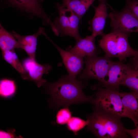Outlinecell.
<instances>
[{"label":"cell","instance_id":"obj_1","mask_svg":"<svg viewBox=\"0 0 138 138\" xmlns=\"http://www.w3.org/2000/svg\"><path fill=\"white\" fill-rule=\"evenodd\" d=\"M83 80L76 79V76H63L56 82L46 83V92L51 97V103L55 108L73 104L92 102L94 95H85L83 89L85 87Z\"/></svg>","mask_w":138,"mask_h":138},{"label":"cell","instance_id":"obj_2","mask_svg":"<svg viewBox=\"0 0 138 138\" xmlns=\"http://www.w3.org/2000/svg\"><path fill=\"white\" fill-rule=\"evenodd\" d=\"M121 118L100 110L94 108L88 115L87 129L98 138H129Z\"/></svg>","mask_w":138,"mask_h":138},{"label":"cell","instance_id":"obj_3","mask_svg":"<svg viewBox=\"0 0 138 138\" xmlns=\"http://www.w3.org/2000/svg\"><path fill=\"white\" fill-rule=\"evenodd\" d=\"M129 34L111 32L102 36L99 41V45L105 52V56L110 58H118L121 61L128 57H138V51L133 49L128 41Z\"/></svg>","mask_w":138,"mask_h":138},{"label":"cell","instance_id":"obj_4","mask_svg":"<svg viewBox=\"0 0 138 138\" xmlns=\"http://www.w3.org/2000/svg\"><path fill=\"white\" fill-rule=\"evenodd\" d=\"M94 95L91 103L95 108L120 118H129L134 124V118L123 105L119 91L106 88H99Z\"/></svg>","mask_w":138,"mask_h":138},{"label":"cell","instance_id":"obj_5","mask_svg":"<svg viewBox=\"0 0 138 138\" xmlns=\"http://www.w3.org/2000/svg\"><path fill=\"white\" fill-rule=\"evenodd\" d=\"M85 66L78 75V78L82 80L94 79L98 80L100 83L104 80L113 61L105 55L99 57L97 55L86 56Z\"/></svg>","mask_w":138,"mask_h":138},{"label":"cell","instance_id":"obj_6","mask_svg":"<svg viewBox=\"0 0 138 138\" xmlns=\"http://www.w3.org/2000/svg\"><path fill=\"white\" fill-rule=\"evenodd\" d=\"M56 5L59 16L55 19L53 23L57 36L61 33L62 36L72 37L76 41L82 39L78 30L80 20L78 17L71 10L61 8L57 3Z\"/></svg>","mask_w":138,"mask_h":138},{"label":"cell","instance_id":"obj_7","mask_svg":"<svg viewBox=\"0 0 138 138\" xmlns=\"http://www.w3.org/2000/svg\"><path fill=\"white\" fill-rule=\"evenodd\" d=\"M111 9L113 11L108 15L111 32H138V19L130 12L125 8L120 12Z\"/></svg>","mask_w":138,"mask_h":138},{"label":"cell","instance_id":"obj_8","mask_svg":"<svg viewBox=\"0 0 138 138\" xmlns=\"http://www.w3.org/2000/svg\"><path fill=\"white\" fill-rule=\"evenodd\" d=\"M132 67L121 61H113L104 80L100 84L105 88L119 91Z\"/></svg>","mask_w":138,"mask_h":138},{"label":"cell","instance_id":"obj_9","mask_svg":"<svg viewBox=\"0 0 138 138\" xmlns=\"http://www.w3.org/2000/svg\"><path fill=\"white\" fill-rule=\"evenodd\" d=\"M22 65L27 74L26 79L34 82L38 87L46 83V80L43 79L42 77L44 74L48 73L52 69L50 65L48 64H40L35 59L29 57L24 60Z\"/></svg>","mask_w":138,"mask_h":138},{"label":"cell","instance_id":"obj_10","mask_svg":"<svg viewBox=\"0 0 138 138\" xmlns=\"http://www.w3.org/2000/svg\"><path fill=\"white\" fill-rule=\"evenodd\" d=\"M44 36L59 52L69 74L75 76L78 74L83 68L84 57L62 49L56 44L46 33Z\"/></svg>","mask_w":138,"mask_h":138},{"label":"cell","instance_id":"obj_11","mask_svg":"<svg viewBox=\"0 0 138 138\" xmlns=\"http://www.w3.org/2000/svg\"><path fill=\"white\" fill-rule=\"evenodd\" d=\"M99 2L97 6L93 5L95 15L91 19L88 21L90 25L89 29L92 32V35L95 37L97 35L102 36L104 34L103 30L106 18L108 15L105 0Z\"/></svg>","mask_w":138,"mask_h":138},{"label":"cell","instance_id":"obj_12","mask_svg":"<svg viewBox=\"0 0 138 138\" xmlns=\"http://www.w3.org/2000/svg\"><path fill=\"white\" fill-rule=\"evenodd\" d=\"M11 3L19 9L40 17L44 25L49 24L52 30L54 29L53 22L44 12L38 0H13Z\"/></svg>","mask_w":138,"mask_h":138},{"label":"cell","instance_id":"obj_13","mask_svg":"<svg viewBox=\"0 0 138 138\" xmlns=\"http://www.w3.org/2000/svg\"><path fill=\"white\" fill-rule=\"evenodd\" d=\"M95 38L91 35L82 38L76 41L73 47L70 46L66 50L83 57L97 55L100 52L95 45Z\"/></svg>","mask_w":138,"mask_h":138},{"label":"cell","instance_id":"obj_14","mask_svg":"<svg viewBox=\"0 0 138 138\" xmlns=\"http://www.w3.org/2000/svg\"><path fill=\"white\" fill-rule=\"evenodd\" d=\"M44 31L43 28H40L36 33L28 36H22L14 31L10 33L17 40L20 49L24 50L29 57L35 60L38 36L42 34Z\"/></svg>","mask_w":138,"mask_h":138},{"label":"cell","instance_id":"obj_15","mask_svg":"<svg viewBox=\"0 0 138 138\" xmlns=\"http://www.w3.org/2000/svg\"><path fill=\"white\" fill-rule=\"evenodd\" d=\"M97 0H62V3H57L61 8L73 11L78 17L80 22L82 18L90 6ZM99 2L103 0H98Z\"/></svg>","mask_w":138,"mask_h":138},{"label":"cell","instance_id":"obj_16","mask_svg":"<svg viewBox=\"0 0 138 138\" xmlns=\"http://www.w3.org/2000/svg\"><path fill=\"white\" fill-rule=\"evenodd\" d=\"M120 95L123 105L133 117L134 124L138 127V93L122 92Z\"/></svg>","mask_w":138,"mask_h":138},{"label":"cell","instance_id":"obj_17","mask_svg":"<svg viewBox=\"0 0 138 138\" xmlns=\"http://www.w3.org/2000/svg\"><path fill=\"white\" fill-rule=\"evenodd\" d=\"M0 47L1 51L12 50L20 49L18 42L11 33L0 25Z\"/></svg>","mask_w":138,"mask_h":138},{"label":"cell","instance_id":"obj_18","mask_svg":"<svg viewBox=\"0 0 138 138\" xmlns=\"http://www.w3.org/2000/svg\"><path fill=\"white\" fill-rule=\"evenodd\" d=\"M1 51L3 59L20 74L24 79H26L27 75V73L19 60L14 50Z\"/></svg>","mask_w":138,"mask_h":138},{"label":"cell","instance_id":"obj_19","mask_svg":"<svg viewBox=\"0 0 138 138\" xmlns=\"http://www.w3.org/2000/svg\"><path fill=\"white\" fill-rule=\"evenodd\" d=\"M122 85L132 91L138 93V70L132 67Z\"/></svg>","mask_w":138,"mask_h":138},{"label":"cell","instance_id":"obj_20","mask_svg":"<svg viewBox=\"0 0 138 138\" xmlns=\"http://www.w3.org/2000/svg\"><path fill=\"white\" fill-rule=\"evenodd\" d=\"M16 87L15 82L11 80L3 79L0 80V95L1 97H8L15 93Z\"/></svg>","mask_w":138,"mask_h":138},{"label":"cell","instance_id":"obj_21","mask_svg":"<svg viewBox=\"0 0 138 138\" xmlns=\"http://www.w3.org/2000/svg\"><path fill=\"white\" fill-rule=\"evenodd\" d=\"M89 123V121H85L77 117H71L66 124L68 130L72 131L75 135L78 134V132L83 129Z\"/></svg>","mask_w":138,"mask_h":138},{"label":"cell","instance_id":"obj_22","mask_svg":"<svg viewBox=\"0 0 138 138\" xmlns=\"http://www.w3.org/2000/svg\"><path fill=\"white\" fill-rule=\"evenodd\" d=\"M72 113L68 107L58 111L56 115L55 123L58 125L66 124L72 117Z\"/></svg>","mask_w":138,"mask_h":138},{"label":"cell","instance_id":"obj_23","mask_svg":"<svg viewBox=\"0 0 138 138\" xmlns=\"http://www.w3.org/2000/svg\"><path fill=\"white\" fill-rule=\"evenodd\" d=\"M125 8L129 10L138 19V0H125Z\"/></svg>","mask_w":138,"mask_h":138},{"label":"cell","instance_id":"obj_24","mask_svg":"<svg viewBox=\"0 0 138 138\" xmlns=\"http://www.w3.org/2000/svg\"><path fill=\"white\" fill-rule=\"evenodd\" d=\"M15 130L14 129L9 130L7 132L2 131H0V138L17 137L15 134Z\"/></svg>","mask_w":138,"mask_h":138},{"label":"cell","instance_id":"obj_25","mask_svg":"<svg viewBox=\"0 0 138 138\" xmlns=\"http://www.w3.org/2000/svg\"><path fill=\"white\" fill-rule=\"evenodd\" d=\"M127 133L131 135L133 138H138V127L133 129H128L125 128Z\"/></svg>","mask_w":138,"mask_h":138},{"label":"cell","instance_id":"obj_26","mask_svg":"<svg viewBox=\"0 0 138 138\" xmlns=\"http://www.w3.org/2000/svg\"><path fill=\"white\" fill-rule=\"evenodd\" d=\"M132 59L133 60V67L138 70V57L132 58Z\"/></svg>","mask_w":138,"mask_h":138},{"label":"cell","instance_id":"obj_27","mask_svg":"<svg viewBox=\"0 0 138 138\" xmlns=\"http://www.w3.org/2000/svg\"><path fill=\"white\" fill-rule=\"evenodd\" d=\"M11 3L13 0H8Z\"/></svg>","mask_w":138,"mask_h":138}]
</instances>
